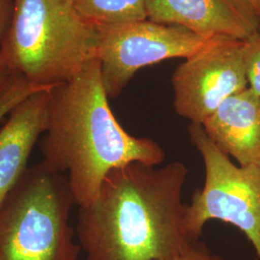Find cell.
Wrapping results in <instances>:
<instances>
[{"label": "cell", "mask_w": 260, "mask_h": 260, "mask_svg": "<svg viewBox=\"0 0 260 260\" xmlns=\"http://www.w3.org/2000/svg\"><path fill=\"white\" fill-rule=\"evenodd\" d=\"M189 170L141 162L113 169L93 203L80 206L76 235L86 260H170L195 242L182 190Z\"/></svg>", "instance_id": "obj_1"}, {"label": "cell", "mask_w": 260, "mask_h": 260, "mask_svg": "<svg viewBox=\"0 0 260 260\" xmlns=\"http://www.w3.org/2000/svg\"><path fill=\"white\" fill-rule=\"evenodd\" d=\"M108 100L96 57L50 90L40 143L43 161L67 176L79 207L93 203L113 169L132 162L159 166L166 158L156 141L133 136L121 126Z\"/></svg>", "instance_id": "obj_2"}, {"label": "cell", "mask_w": 260, "mask_h": 260, "mask_svg": "<svg viewBox=\"0 0 260 260\" xmlns=\"http://www.w3.org/2000/svg\"><path fill=\"white\" fill-rule=\"evenodd\" d=\"M98 27L72 0H16L0 54L28 82L52 89L95 57Z\"/></svg>", "instance_id": "obj_3"}, {"label": "cell", "mask_w": 260, "mask_h": 260, "mask_svg": "<svg viewBox=\"0 0 260 260\" xmlns=\"http://www.w3.org/2000/svg\"><path fill=\"white\" fill-rule=\"evenodd\" d=\"M68 177L42 161L28 167L0 204V260H78Z\"/></svg>", "instance_id": "obj_4"}, {"label": "cell", "mask_w": 260, "mask_h": 260, "mask_svg": "<svg viewBox=\"0 0 260 260\" xmlns=\"http://www.w3.org/2000/svg\"><path fill=\"white\" fill-rule=\"evenodd\" d=\"M189 138L203 158L205 184L187 205L189 233L200 240L205 223H231L246 235L260 260V169L232 162L206 135L202 124L190 123Z\"/></svg>", "instance_id": "obj_5"}, {"label": "cell", "mask_w": 260, "mask_h": 260, "mask_svg": "<svg viewBox=\"0 0 260 260\" xmlns=\"http://www.w3.org/2000/svg\"><path fill=\"white\" fill-rule=\"evenodd\" d=\"M96 27L95 57L101 63L103 86L109 99L119 96L144 67L171 58L188 59L218 38L149 19Z\"/></svg>", "instance_id": "obj_6"}, {"label": "cell", "mask_w": 260, "mask_h": 260, "mask_svg": "<svg viewBox=\"0 0 260 260\" xmlns=\"http://www.w3.org/2000/svg\"><path fill=\"white\" fill-rule=\"evenodd\" d=\"M172 85L177 114L192 123L203 124L228 98L249 87L243 41L216 38L177 67Z\"/></svg>", "instance_id": "obj_7"}, {"label": "cell", "mask_w": 260, "mask_h": 260, "mask_svg": "<svg viewBox=\"0 0 260 260\" xmlns=\"http://www.w3.org/2000/svg\"><path fill=\"white\" fill-rule=\"evenodd\" d=\"M147 17L205 37L240 41L260 28V19L247 0H147Z\"/></svg>", "instance_id": "obj_8"}, {"label": "cell", "mask_w": 260, "mask_h": 260, "mask_svg": "<svg viewBox=\"0 0 260 260\" xmlns=\"http://www.w3.org/2000/svg\"><path fill=\"white\" fill-rule=\"evenodd\" d=\"M202 125L239 166L260 169V96L249 87L228 98Z\"/></svg>", "instance_id": "obj_9"}, {"label": "cell", "mask_w": 260, "mask_h": 260, "mask_svg": "<svg viewBox=\"0 0 260 260\" xmlns=\"http://www.w3.org/2000/svg\"><path fill=\"white\" fill-rule=\"evenodd\" d=\"M50 90L30 94L0 127V204L25 173L30 154L46 131Z\"/></svg>", "instance_id": "obj_10"}, {"label": "cell", "mask_w": 260, "mask_h": 260, "mask_svg": "<svg viewBox=\"0 0 260 260\" xmlns=\"http://www.w3.org/2000/svg\"><path fill=\"white\" fill-rule=\"evenodd\" d=\"M84 19L95 26L148 19L147 0H72Z\"/></svg>", "instance_id": "obj_11"}, {"label": "cell", "mask_w": 260, "mask_h": 260, "mask_svg": "<svg viewBox=\"0 0 260 260\" xmlns=\"http://www.w3.org/2000/svg\"><path fill=\"white\" fill-rule=\"evenodd\" d=\"M243 56L248 86L260 96V28L243 41Z\"/></svg>", "instance_id": "obj_12"}, {"label": "cell", "mask_w": 260, "mask_h": 260, "mask_svg": "<svg viewBox=\"0 0 260 260\" xmlns=\"http://www.w3.org/2000/svg\"><path fill=\"white\" fill-rule=\"evenodd\" d=\"M42 90L47 89L34 86L19 75L9 90L0 98V121L30 94Z\"/></svg>", "instance_id": "obj_13"}, {"label": "cell", "mask_w": 260, "mask_h": 260, "mask_svg": "<svg viewBox=\"0 0 260 260\" xmlns=\"http://www.w3.org/2000/svg\"><path fill=\"white\" fill-rule=\"evenodd\" d=\"M170 260H225L214 252L205 243L199 240L192 244L185 251Z\"/></svg>", "instance_id": "obj_14"}, {"label": "cell", "mask_w": 260, "mask_h": 260, "mask_svg": "<svg viewBox=\"0 0 260 260\" xmlns=\"http://www.w3.org/2000/svg\"><path fill=\"white\" fill-rule=\"evenodd\" d=\"M16 0H0V44L5 37L13 18Z\"/></svg>", "instance_id": "obj_15"}, {"label": "cell", "mask_w": 260, "mask_h": 260, "mask_svg": "<svg viewBox=\"0 0 260 260\" xmlns=\"http://www.w3.org/2000/svg\"><path fill=\"white\" fill-rule=\"evenodd\" d=\"M19 76L10 69L0 54V98L9 90Z\"/></svg>", "instance_id": "obj_16"}, {"label": "cell", "mask_w": 260, "mask_h": 260, "mask_svg": "<svg viewBox=\"0 0 260 260\" xmlns=\"http://www.w3.org/2000/svg\"><path fill=\"white\" fill-rule=\"evenodd\" d=\"M260 19V0H247Z\"/></svg>", "instance_id": "obj_17"}]
</instances>
